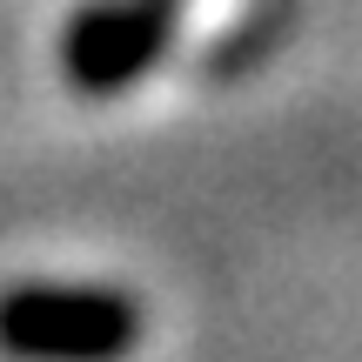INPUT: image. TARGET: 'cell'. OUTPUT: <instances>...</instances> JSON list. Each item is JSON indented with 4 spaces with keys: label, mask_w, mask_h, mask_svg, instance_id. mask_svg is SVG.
I'll list each match as a JSON object with an SVG mask.
<instances>
[{
    "label": "cell",
    "mask_w": 362,
    "mask_h": 362,
    "mask_svg": "<svg viewBox=\"0 0 362 362\" xmlns=\"http://www.w3.org/2000/svg\"><path fill=\"white\" fill-rule=\"evenodd\" d=\"M181 0H88L61 27V74L74 94H121L168 54Z\"/></svg>",
    "instance_id": "obj_2"
},
{
    "label": "cell",
    "mask_w": 362,
    "mask_h": 362,
    "mask_svg": "<svg viewBox=\"0 0 362 362\" xmlns=\"http://www.w3.org/2000/svg\"><path fill=\"white\" fill-rule=\"evenodd\" d=\"M141 342V302L101 282H21L0 288L7 362H128Z\"/></svg>",
    "instance_id": "obj_1"
}]
</instances>
